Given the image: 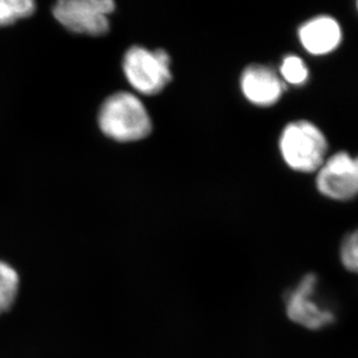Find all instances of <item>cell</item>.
<instances>
[{"mask_svg":"<svg viewBox=\"0 0 358 358\" xmlns=\"http://www.w3.org/2000/svg\"><path fill=\"white\" fill-rule=\"evenodd\" d=\"M340 261L345 271L358 275V229L347 234L342 240Z\"/></svg>","mask_w":358,"mask_h":358,"instance_id":"12","label":"cell"},{"mask_svg":"<svg viewBox=\"0 0 358 358\" xmlns=\"http://www.w3.org/2000/svg\"><path fill=\"white\" fill-rule=\"evenodd\" d=\"M114 10L112 0H62L52 13L69 31L99 36L109 31V15Z\"/></svg>","mask_w":358,"mask_h":358,"instance_id":"5","label":"cell"},{"mask_svg":"<svg viewBox=\"0 0 358 358\" xmlns=\"http://www.w3.org/2000/svg\"><path fill=\"white\" fill-rule=\"evenodd\" d=\"M315 186L322 196L345 202L358 196V156L340 151L317 171Z\"/></svg>","mask_w":358,"mask_h":358,"instance_id":"6","label":"cell"},{"mask_svg":"<svg viewBox=\"0 0 358 358\" xmlns=\"http://www.w3.org/2000/svg\"><path fill=\"white\" fill-rule=\"evenodd\" d=\"M99 127L117 142H136L152 131L149 112L135 94L117 92L106 99L99 112Z\"/></svg>","mask_w":358,"mask_h":358,"instance_id":"1","label":"cell"},{"mask_svg":"<svg viewBox=\"0 0 358 358\" xmlns=\"http://www.w3.org/2000/svg\"><path fill=\"white\" fill-rule=\"evenodd\" d=\"M34 10L35 3L31 0H0V27L31 17Z\"/></svg>","mask_w":358,"mask_h":358,"instance_id":"11","label":"cell"},{"mask_svg":"<svg viewBox=\"0 0 358 358\" xmlns=\"http://www.w3.org/2000/svg\"><path fill=\"white\" fill-rule=\"evenodd\" d=\"M278 76L285 85L301 86L308 83L310 71L303 58L297 55H287L280 62Z\"/></svg>","mask_w":358,"mask_h":358,"instance_id":"10","label":"cell"},{"mask_svg":"<svg viewBox=\"0 0 358 358\" xmlns=\"http://www.w3.org/2000/svg\"><path fill=\"white\" fill-rule=\"evenodd\" d=\"M280 156L287 167L299 173L317 172L327 158L324 132L308 120L290 122L278 139Z\"/></svg>","mask_w":358,"mask_h":358,"instance_id":"2","label":"cell"},{"mask_svg":"<svg viewBox=\"0 0 358 358\" xmlns=\"http://www.w3.org/2000/svg\"><path fill=\"white\" fill-rule=\"evenodd\" d=\"M343 38L341 24L331 15H317L298 29L301 47L313 56H326L336 50Z\"/></svg>","mask_w":358,"mask_h":358,"instance_id":"8","label":"cell"},{"mask_svg":"<svg viewBox=\"0 0 358 358\" xmlns=\"http://www.w3.org/2000/svg\"><path fill=\"white\" fill-rule=\"evenodd\" d=\"M357 10H358V3H357Z\"/></svg>","mask_w":358,"mask_h":358,"instance_id":"13","label":"cell"},{"mask_svg":"<svg viewBox=\"0 0 358 358\" xmlns=\"http://www.w3.org/2000/svg\"><path fill=\"white\" fill-rule=\"evenodd\" d=\"M284 305L287 318L310 331L324 329L336 320L333 308L321 301L319 278L315 274L305 275L287 291Z\"/></svg>","mask_w":358,"mask_h":358,"instance_id":"4","label":"cell"},{"mask_svg":"<svg viewBox=\"0 0 358 358\" xmlns=\"http://www.w3.org/2000/svg\"><path fill=\"white\" fill-rule=\"evenodd\" d=\"M122 65L129 84L142 94H158L172 80L171 57L164 49L134 45L125 52Z\"/></svg>","mask_w":358,"mask_h":358,"instance_id":"3","label":"cell"},{"mask_svg":"<svg viewBox=\"0 0 358 358\" xmlns=\"http://www.w3.org/2000/svg\"><path fill=\"white\" fill-rule=\"evenodd\" d=\"M20 278L17 271L5 261L0 260V315L10 311L19 292Z\"/></svg>","mask_w":358,"mask_h":358,"instance_id":"9","label":"cell"},{"mask_svg":"<svg viewBox=\"0 0 358 358\" xmlns=\"http://www.w3.org/2000/svg\"><path fill=\"white\" fill-rule=\"evenodd\" d=\"M287 85L278 72L262 64L248 65L240 76V90L247 101L257 107H271L280 101Z\"/></svg>","mask_w":358,"mask_h":358,"instance_id":"7","label":"cell"}]
</instances>
